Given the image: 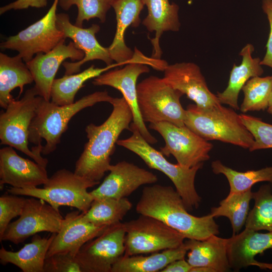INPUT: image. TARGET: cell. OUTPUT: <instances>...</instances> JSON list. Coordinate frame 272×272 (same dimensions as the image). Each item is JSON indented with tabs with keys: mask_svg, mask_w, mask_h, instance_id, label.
<instances>
[{
	"mask_svg": "<svg viewBox=\"0 0 272 272\" xmlns=\"http://www.w3.org/2000/svg\"><path fill=\"white\" fill-rule=\"evenodd\" d=\"M110 104L112 111L103 123L86 126L88 141L75 164V174L93 181L100 182L108 171L118 139L123 130L130 129L133 121L132 112L123 97L114 98Z\"/></svg>",
	"mask_w": 272,
	"mask_h": 272,
	"instance_id": "6da1fadb",
	"label": "cell"
},
{
	"mask_svg": "<svg viewBox=\"0 0 272 272\" xmlns=\"http://www.w3.org/2000/svg\"><path fill=\"white\" fill-rule=\"evenodd\" d=\"M135 210L160 220L185 239L204 240L219 233V225L210 214L202 217L189 214L181 196L171 186L145 187Z\"/></svg>",
	"mask_w": 272,
	"mask_h": 272,
	"instance_id": "7a4b0ae2",
	"label": "cell"
},
{
	"mask_svg": "<svg viewBox=\"0 0 272 272\" xmlns=\"http://www.w3.org/2000/svg\"><path fill=\"white\" fill-rule=\"evenodd\" d=\"M114 98L107 91H97L86 95L74 103L60 106L42 98L29 128V142L42 147L41 154L54 152L60 143L72 118L82 110L97 103H111Z\"/></svg>",
	"mask_w": 272,
	"mask_h": 272,
	"instance_id": "3957f363",
	"label": "cell"
},
{
	"mask_svg": "<svg viewBox=\"0 0 272 272\" xmlns=\"http://www.w3.org/2000/svg\"><path fill=\"white\" fill-rule=\"evenodd\" d=\"M184 124L208 141H219L248 149L254 143V138L240 114L222 104L207 108L188 105L185 109Z\"/></svg>",
	"mask_w": 272,
	"mask_h": 272,
	"instance_id": "277c9868",
	"label": "cell"
},
{
	"mask_svg": "<svg viewBox=\"0 0 272 272\" xmlns=\"http://www.w3.org/2000/svg\"><path fill=\"white\" fill-rule=\"evenodd\" d=\"M131 136L118 140L116 144L131 151L140 157L150 168L157 170L165 174L173 182L176 190L182 198L186 209L192 211L197 209L201 201L195 187L196 174L203 166L200 163L191 168L169 162L161 151L151 146L142 137L136 126L131 123Z\"/></svg>",
	"mask_w": 272,
	"mask_h": 272,
	"instance_id": "5b68a950",
	"label": "cell"
},
{
	"mask_svg": "<svg viewBox=\"0 0 272 272\" xmlns=\"http://www.w3.org/2000/svg\"><path fill=\"white\" fill-rule=\"evenodd\" d=\"M100 183L79 176L66 169H61L49 177L43 188H19L11 187L9 193L41 199L59 211L61 206L76 208L86 213L94 199L88 188Z\"/></svg>",
	"mask_w": 272,
	"mask_h": 272,
	"instance_id": "8992f818",
	"label": "cell"
},
{
	"mask_svg": "<svg viewBox=\"0 0 272 272\" xmlns=\"http://www.w3.org/2000/svg\"><path fill=\"white\" fill-rule=\"evenodd\" d=\"M34 87L27 90L20 100L14 99L0 115V140L22 152L46 168L48 160L29 149V128L42 99Z\"/></svg>",
	"mask_w": 272,
	"mask_h": 272,
	"instance_id": "52a82bcc",
	"label": "cell"
},
{
	"mask_svg": "<svg viewBox=\"0 0 272 272\" xmlns=\"http://www.w3.org/2000/svg\"><path fill=\"white\" fill-rule=\"evenodd\" d=\"M139 111L144 122L162 121L185 126V109L181 105L183 95L158 77L150 76L137 86Z\"/></svg>",
	"mask_w": 272,
	"mask_h": 272,
	"instance_id": "ba28073f",
	"label": "cell"
},
{
	"mask_svg": "<svg viewBox=\"0 0 272 272\" xmlns=\"http://www.w3.org/2000/svg\"><path fill=\"white\" fill-rule=\"evenodd\" d=\"M124 255L146 254L182 245L185 238L160 220L144 215L123 223Z\"/></svg>",
	"mask_w": 272,
	"mask_h": 272,
	"instance_id": "9c48e42d",
	"label": "cell"
},
{
	"mask_svg": "<svg viewBox=\"0 0 272 272\" xmlns=\"http://www.w3.org/2000/svg\"><path fill=\"white\" fill-rule=\"evenodd\" d=\"M59 0H54L47 13L39 20L9 37L0 44L1 49L18 52L26 63L38 53H47L65 39L56 25V10Z\"/></svg>",
	"mask_w": 272,
	"mask_h": 272,
	"instance_id": "30bf717a",
	"label": "cell"
},
{
	"mask_svg": "<svg viewBox=\"0 0 272 272\" xmlns=\"http://www.w3.org/2000/svg\"><path fill=\"white\" fill-rule=\"evenodd\" d=\"M149 128L159 133L165 141L161 153L167 157L172 155L181 166L191 168L210 158L213 145L185 125L162 121L150 123Z\"/></svg>",
	"mask_w": 272,
	"mask_h": 272,
	"instance_id": "8fae6325",
	"label": "cell"
},
{
	"mask_svg": "<svg viewBox=\"0 0 272 272\" xmlns=\"http://www.w3.org/2000/svg\"><path fill=\"white\" fill-rule=\"evenodd\" d=\"M126 232L123 223L108 226L101 234L85 243L76 257L83 272H111L124 255Z\"/></svg>",
	"mask_w": 272,
	"mask_h": 272,
	"instance_id": "7c38bea8",
	"label": "cell"
},
{
	"mask_svg": "<svg viewBox=\"0 0 272 272\" xmlns=\"http://www.w3.org/2000/svg\"><path fill=\"white\" fill-rule=\"evenodd\" d=\"M63 219L59 211L44 200L34 197L26 198L21 215L9 224L0 241L19 244L39 232L57 233Z\"/></svg>",
	"mask_w": 272,
	"mask_h": 272,
	"instance_id": "4fadbf2b",
	"label": "cell"
},
{
	"mask_svg": "<svg viewBox=\"0 0 272 272\" xmlns=\"http://www.w3.org/2000/svg\"><path fill=\"white\" fill-rule=\"evenodd\" d=\"M147 63L131 61L123 68L107 71L94 78L95 86H108L119 90L129 106L133 114V123L145 140L151 145L157 142L149 131L141 115L138 103L137 81L142 74L149 72Z\"/></svg>",
	"mask_w": 272,
	"mask_h": 272,
	"instance_id": "5bb4252c",
	"label": "cell"
},
{
	"mask_svg": "<svg viewBox=\"0 0 272 272\" xmlns=\"http://www.w3.org/2000/svg\"><path fill=\"white\" fill-rule=\"evenodd\" d=\"M108 171L102 183L90 192L94 200L126 197L141 186L158 180L155 174L125 161L110 165Z\"/></svg>",
	"mask_w": 272,
	"mask_h": 272,
	"instance_id": "9a60e30c",
	"label": "cell"
},
{
	"mask_svg": "<svg viewBox=\"0 0 272 272\" xmlns=\"http://www.w3.org/2000/svg\"><path fill=\"white\" fill-rule=\"evenodd\" d=\"M163 79L173 89L186 95L199 107L207 108L221 104L208 88L199 67L193 62L167 65Z\"/></svg>",
	"mask_w": 272,
	"mask_h": 272,
	"instance_id": "2e32d148",
	"label": "cell"
},
{
	"mask_svg": "<svg viewBox=\"0 0 272 272\" xmlns=\"http://www.w3.org/2000/svg\"><path fill=\"white\" fill-rule=\"evenodd\" d=\"M56 25L64 35L65 39L69 38L76 47L82 50L84 57L81 60L62 64L65 69L64 75L76 74L81 71V66L85 63L93 60L103 61L107 65H112L108 47L102 46L97 41L96 34L100 31L99 25L93 24L90 27L84 28L72 24L69 16L65 13L56 14Z\"/></svg>",
	"mask_w": 272,
	"mask_h": 272,
	"instance_id": "e0dca14e",
	"label": "cell"
},
{
	"mask_svg": "<svg viewBox=\"0 0 272 272\" xmlns=\"http://www.w3.org/2000/svg\"><path fill=\"white\" fill-rule=\"evenodd\" d=\"M62 40L55 47L47 53H38L26 65L35 82L34 87L38 96L50 101V91L55 75L61 63L67 58L72 61L82 60L84 52L77 48L73 41L67 45Z\"/></svg>",
	"mask_w": 272,
	"mask_h": 272,
	"instance_id": "ac0fdd59",
	"label": "cell"
},
{
	"mask_svg": "<svg viewBox=\"0 0 272 272\" xmlns=\"http://www.w3.org/2000/svg\"><path fill=\"white\" fill-rule=\"evenodd\" d=\"M227 254L231 269L238 271L253 265L272 270V263L255 259L256 255L272 250V232L262 233L245 228L241 232L226 238Z\"/></svg>",
	"mask_w": 272,
	"mask_h": 272,
	"instance_id": "d6986e66",
	"label": "cell"
},
{
	"mask_svg": "<svg viewBox=\"0 0 272 272\" xmlns=\"http://www.w3.org/2000/svg\"><path fill=\"white\" fill-rule=\"evenodd\" d=\"M49 177L46 168L19 156L13 147L0 150V185L19 188L37 187L45 184Z\"/></svg>",
	"mask_w": 272,
	"mask_h": 272,
	"instance_id": "ffe728a7",
	"label": "cell"
},
{
	"mask_svg": "<svg viewBox=\"0 0 272 272\" xmlns=\"http://www.w3.org/2000/svg\"><path fill=\"white\" fill-rule=\"evenodd\" d=\"M80 212H71L63 217L61 227L55 234L46 257L65 253L76 256L85 243L99 236L108 227L96 225L86 221L83 213Z\"/></svg>",
	"mask_w": 272,
	"mask_h": 272,
	"instance_id": "44dd1931",
	"label": "cell"
},
{
	"mask_svg": "<svg viewBox=\"0 0 272 272\" xmlns=\"http://www.w3.org/2000/svg\"><path fill=\"white\" fill-rule=\"evenodd\" d=\"M144 6L142 0H114L112 2L116 30L113 41L108 48L111 58L119 65L135 60L134 52L125 44L124 34L129 26L135 28L140 25V15Z\"/></svg>",
	"mask_w": 272,
	"mask_h": 272,
	"instance_id": "7402d4cb",
	"label": "cell"
},
{
	"mask_svg": "<svg viewBox=\"0 0 272 272\" xmlns=\"http://www.w3.org/2000/svg\"><path fill=\"white\" fill-rule=\"evenodd\" d=\"M184 244L188 251L187 261L192 267H208L215 272L231 270L227 254L226 238L213 235L204 240L187 239Z\"/></svg>",
	"mask_w": 272,
	"mask_h": 272,
	"instance_id": "603a6c76",
	"label": "cell"
},
{
	"mask_svg": "<svg viewBox=\"0 0 272 272\" xmlns=\"http://www.w3.org/2000/svg\"><path fill=\"white\" fill-rule=\"evenodd\" d=\"M148 9V15L142 24L155 37L151 40L153 46L152 57L160 59L162 53L160 39L165 31H178L180 27L178 17L179 7L169 0H142Z\"/></svg>",
	"mask_w": 272,
	"mask_h": 272,
	"instance_id": "cb8c5ba5",
	"label": "cell"
},
{
	"mask_svg": "<svg viewBox=\"0 0 272 272\" xmlns=\"http://www.w3.org/2000/svg\"><path fill=\"white\" fill-rule=\"evenodd\" d=\"M254 50L253 45L248 43L240 51L241 63L239 65L234 64L227 88L216 95L222 104L228 105L235 110L239 109L238 99L240 91L250 78L260 76L263 73L260 59L252 56Z\"/></svg>",
	"mask_w": 272,
	"mask_h": 272,
	"instance_id": "d4e9b609",
	"label": "cell"
},
{
	"mask_svg": "<svg viewBox=\"0 0 272 272\" xmlns=\"http://www.w3.org/2000/svg\"><path fill=\"white\" fill-rule=\"evenodd\" d=\"M56 233L47 237L38 234L33 235L30 243L26 244L18 251L0 249V263L6 265L13 264L23 272H43L46 255Z\"/></svg>",
	"mask_w": 272,
	"mask_h": 272,
	"instance_id": "484cf974",
	"label": "cell"
},
{
	"mask_svg": "<svg viewBox=\"0 0 272 272\" xmlns=\"http://www.w3.org/2000/svg\"><path fill=\"white\" fill-rule=\"evenodd\" d=\"M24 62L18 54L10 57L0 53V106L4 109L14 99L11 94L14 89L19 88V98L24 86L34 81L31 72Z\"/></svg>",
	"mask_w": 272,
	"mask_h": 272,
	"instance_id": "4316f807",
	"label": "cell"
},
{
	"mask_svg": "<svg viewBox=\"0 0 272 272\" xmlns=\"http://www.w3.org/2000/svg\"><path fill=\"white\" fill-rule=\"evenodd\" d=\"M187 252L183 243L177 248L152 253L147 256L124 255L113 265L111 272L160 271L171 262L184 258Z\"/></svg>",
	"mask_w": 272,
	"mask_h": 272,
	"instance_id": "83f0119b",
	"label": "cell"
},
{
	"mask_svg": "<svg viewBox=\"0 0 272 272\" xmlns=\"http://www.w3.org/2000/svg\"><path fill=\"white\" fill-rule=\"evenodd\" d=\"M118 65L115 63L107 65L105 67L98 68L92 65L78 74L64 75L60 78L55 79L51 88L50 101L60 106L74 103L77 93L84 86V84L87 81L95 78Z\"/></svg>",
	"mask_w": 272,
	"mask_h": 272,
	"instance_id": "f1b7e54d",
	"label": "cell"
},
{
	"mask_svg": "<svg viewBox=\"0 0 272 272\" xmlns=\"http://www.w3.org/2000/svg\"><path fill=\"white\" fill-rule=\"evenodd\" d=\"M132 206L126 197L94 199L83 218L95 225L109 226L121 222Z\"/></svg>",
	"mask_w": 272,
	"mask_h": 272,
	"instance_id": "f546056e",
	"label": "cell"
},
{
	"mask_svg": "<svg viewBox=\"0 0 272 272\" xmlns=\"http://www.w3.org/2000/svg\"><path fill=\"white\" fill-rule=\"evenodd\" d=\"M252 199L251 189L245 192L228 194L219 206L211 208L210 214L214 218L225 217L231 223L233 235L238 234L245 226Z\"/></svg>",
	"mask_w": 272,
	"mask_h": 272,
	"instance_id": "4dcf8cb0",
	"label": "cell"
},
{
	"mask_svg": "<svg viewBox=\"0 0 272 272\" xmlns=\"http://www.w3.org/2000/svg\"><path fill=\"white\" fill-rule=\"evenodd\" d=\"M211 167L214 173L222 174L227 179L230 186L228 194L245 192L259 182H272V166L239 172L226 166L219 160H216L212 162Z\"/></svg>",
	"mask_w": 272,
	"mask_h": 272,
	"instance_id": "1f68e13d",
	"label": "cell"
},
{
	"mask_svg": "<svg viewBox=\"0 0 272 272\" xmlns=\"http://www.w3.org/2000/svg\"><path fill=\"white\" fill-rule=\"evenodd\" d=\"M252 199L254 205L249 212L245 228L272 232V193L270 186L264 185L257 191L252 192Z\"/></svg>",
	"mask_w": 272,
	"mask_h": 272,
	"instance_id": "d6a6232c",
	"label": "cell"
},
{
	"mask_svg": "<svg viewBox=\"0 0 272 272\" xmlns=\"http://www.w3.org/2000/svg\"><path fill=\"white\" fill-rule=\"evenodd\" d=\"M243 101L240 109L243 113L267 108L272 91V75L250 78L243 87Z\"/></svg>",
	"mask_w": 272,
	"mask_h": 272,
	"instance_id": "836d02e7",
	"label": "cell"
},
{
	"mask_svg": "<svg viewBox=\"0 0 272 272\" xmlns=\"http://www.w3.org/2000/svg\"><path fill=\"white\" fill-rule=\"evenodd\" d=\"M114 0H59V6L64 11H68L75 5L78 8V15L75 25L83 27L84 21L93 18L98 19L101 23L106 21V14L112 7Z\"/></svg>",
	"mask_w": 272,
	"mask_h": 272,
	"instance_id": "e575fe53",
	"label": "cell"
},
{
	"mask_svg": "<svg viewBox=\"0 0 272 272\" xmlns=\"http://www.w3.org/2000/svg\"><path fill=\"white\" fill-rule=\"evenodd\" d=\"M240 116L244 125L254 138V143L249 151L272 148V124L251 115L241 114Z\"/></svg>",
	"mask_w": 272,
	"mask_h": 272,
	"instance_id": "d590c367",
	"label": "cell"
},
{
	"mask_svg": "<svg viewBox=\"0 0 272 272\" xmlns=\"http://www.w3.org/2000/svg\"><path fill=\"white\" fill-rule=\"evenodd\" d=\"M26 198L10 193L0 197V239L11 220L20 216L23 210Z\"/></svg>",
	"mask_w": 272,
	"mask_h": 272,
	"instance_id": "8d00e7d4",
	"label": "cell"
},
{
	"mask_svg": "<svg viewBox=\"0 0 272 272\" xmlns=\"http://www.w3.org/2000/svg\"><path fill=\"white\" fill-rule=\"evenodd\" d=\"M83 272L75 256L57 253L46 258L43 272Z\"/></svg>",
	"mask_w": 272,
	"mask_h": 272,
	"instance_id": "74e56055",
	"label": "cell"
},
{
	"mask_svg": "<svg viewBox=\"0 0 272 272\" xmlns=\"http://www.w3.org/2000/svg\"><path fill=\"white\" fill-rule=\"evenodd\" d=\"M262 8L269 22V33L266 45V52L260 64L272 68V0H263Z\"/></svg>",
	"mask_w": 272,
	"mask_h": 272,
	"instance_id": "f35d334b",
	"label": "cell"
},
{
	"mask_svg": "<svg viewBox=\"0 0 272 272\" xmlns=\"http://www.w3.org/2000/svg\"><path fill=\"white\" fill-rule=\"evenodd\" d=\"M47 0H16L0 8V15L12 10H20L29 7L41 8L46 7Z\"/></svg>",
	"mask_w": 272,
	"mask_h": 272,
	"instance_id": "ab89813d",
	"label": "cell"
},
{
	"mask_svg": "<svg viewBox=\"0 0 272 272\" xmlns=\"http://www.w3.org/2000/svg\"><path fill=\"white\" fill-rule=\"evenodd\" d=\"M191 268L192 266L184 258L171 262L160 272H190Z\"/></svg>",
	"mask_w": 272,
	"mask_h": 272,
	"instance_id": "60d3db41",
	"label": "cell"
},
{
	"mask_svg": "<svg viewBox=\"0 0 272 272\" xmlns=\"http://www.w3.org/2000/svg\"><path fill=\"white\" fill-rule=\"evenodd\" d=\"M190 272H215L214 270L208 267L198 266L192 267Z\"/></svg>",
	"mask_w": 272,
	"mask_h": 272,
	"instance_id": "b9f144b4",
	"label": "cell"
},
{
	"mask_svg": "<svg viewBox=\"0 0 272 272\" xmlns=\"http://www.w3.org/2000/svg\"><path fill=\"white\" fill-rule=\"evenodd\" d=\"M267 112L272 116V91L269 98L268 105L267 108Z\"/></svg>",
	"mask_w": 272,
	"mask_h": 272,
	"instance_id": "7bdbcfd3",
	"label": "cell"
},
{
	"mask_svg": "<svg viewBox=\"0 0 272 272\" xmlns=\"http://www.w3.org/2000/svg\"><path fill=\"white\" fill-rule=\"evenodd\" d=\"M193 1V0H189V1H188V3H189V4L191 3Z\"/></svg>",
	"mask_w": 272,
	"mask_h": 272,
	"instance_id": "ee69618b",
	"label": "cell"
}]
</instances>
